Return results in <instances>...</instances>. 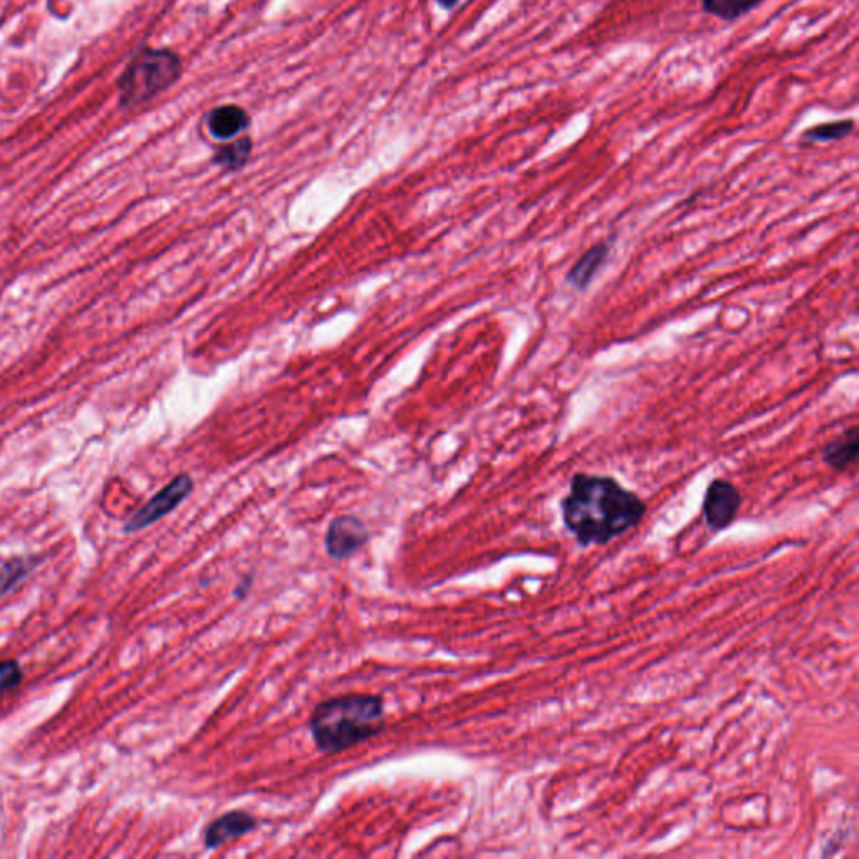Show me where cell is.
<instances>
[{"mask_svg":"<svg viewBox=\"0 0 859 859\" xmlns=\"http://www.w3.org/2000/svg\"><path fill=\"white\" fill-rule=\"evenodd\" d=\"M561 516L579 546H606L643 521L646 504L615 477L578 472L561 499Z\"/></svg>","mask_w":859,"mask_h":859,"instance_id":"cell-1","label":"cell"},{"mask_svg":"<svg viewBox=\"0 0 859 859\" xmlns=\"http://www.w3.org/2000/svg\"><path fill=\"white\" fill-rule=\"evenodd\" d=\"M385 729L380 695L348 693L316 705L309 719L314 744L324 754H338L373 739Z\"/></svg>","mask_w":859,"mask_h":859,"instance_id":"cell-2","label":"cell"},{"mask_svg":"<svg viewBox=\"0 0 859 859\" xmlns=\"http://www.w3.org/2000/svg\"><path fill=\"white\" fill-rule=\"evenodd\" d=\"M182 71V59L170 49H143L121 74L120 105L125 108L145 105L172 88Z\"/></svg>","mask_w":859,"mask_h":859,"instance_id":"cell-3","label":"cell"},{"mask_svg":"<svg viewBox=\"0 0 859 859\" xmlns=\"http://www.w3.org/2000/svg\"><path fill=\"white\" fill-rule=\"evenodd\" d=\"M742 494L730 480L714 479L703 495L702 514L712 532L729 529L739 516Z\"/></svg>","mask_w":859,"mask_h":859,"instance_id":"cell-4","label":"cell"},{"mask_svg":"<svg viewBox=\"0 0 859 859\" xmlns=\"http://www.w3.org/2000/svg\"><path fill=\"white\" fill-rule=\"evenodd\" d=\"M193 480L190 475H178L170 484L165 485L155 497H151L135 516L126 524V532H136L155 524L170 512L175 511L188 495L192 494Z\"/></svg>","mask_w":859,"mask_h":859,"instance_id":"cell-5","label":"cell"},{"mask_svg":"<svg viewBox=\"0 0 859 859\" xmlns=\"http://www.w3.org/2000/svg\"><path fill=\"white\" fill-rule=\"evenodd\" d=\"M368 541L370 532L366 529L365 522L355 516H339L329 522L324 546L334 561H343L360 551Z\"/></svg>","mask_w":859,"mask_h":859,"instance_id":"cell-6","label":"cell"},{"mask_svg":"<svg viewBox=\"0 0 859 859\" xmlns=\"http://www.w3.org/2000/svg\"><path fill=\"white\" fill-rule=\"evenodd\" d=\"M259 828L256 816L235 809L229 813L215 818L212 823L207 824L204 829V844L207 849H217L229 841L242 838L245 834L252 833Z\"/></svg>","mask_w":859,"mask_h":859,"instance_id":"cell-7","label":"cell"},{"mask_svg":"<svg viewBox=\"0 0 859 859\" xmlns=\"http://www.w3.org/2000/svg\"><path fill=\"white\" fill-rule=\"evenodd\" d=\"M205 125L215 140L230 141L249 130L250 116L242 106L222 105L210 111Z\"/></svg>","mask_w":859,"mask_h":859,"instance_id":"cell-8","label":"cell"},{"mask_svg":"<svg viewBox=\"0 0 859 859\" xmlns=\"http://www.w3.org/2000/svg\"><path fill=\"white\" fill-rule=\"evenodd\" d=\"M610 254V242H599L593 245L571 266L566 274V284L576 291H586L589 284L594 281V277L598 276L599 271L610 259Z\"/></svg>","mask_w":859,"mask_h":859,"instance_id":"cell-9","label":"cell"},{"mask_svg":"<svg viewBox=\"0 0 859 859\" xmlns=\"http://www.w3.org/2000/svg\"><path fill=\"white\" fill-rule=\"evenodd\" d=\"M859 453V433L858 427L853 425L851 428H846L843 433H839L838 437L829 440L824 445L821 452V459L824 464L828 465L829 469L836 472H844L858 459Z\"/></svg>","mask_w":859,"mask_h":859,"instance_id":"cell-10","label":"cell"},{"mask_svg":"<svg viewBox=\"0 0 859 859\" xmlns=\"http://www.w3.org/2000/svg\"><path fill=\"white\" fill-rule=\"evenodd\" d=\"M252 150H254V141L250 136H237L215 150L214 163L217 167L235 172L247 165Z\"/></svg>","mask_w":859,"mask_h":859,"instance_id":"cell-11","label":"cell"},{"mask_svg":"<svg viewBox=\"0 0 859 859\" xmlns=\"http://www.w3.org/2000/svg\"><path fill=\"white\" fill-rule=\"evenodd\" d=\"M764 0H702V11L724 22H735L761 7Z\"/></svg>","mask_w":859,"mask_h":859,"instance_id":"cell-12","label":"cell"},{"mask_svg":"<svg viewBox=\"0 0 859 859\" xmlns=\"http://www.w3.org/2000/svg\"><path fill=\"white\" fill-rule=\"evenodd\" d=\"M853 131L854 121L846 118V120L829 121V123L813 126L802 133V140L806 141L807 145L834 143L848 138Z\"/></svg>","mask_w":859,"mask_h":859,"instance_id":"cell-13","label":"cell"},{"mask_svg":"<svg viewBox=\"0 0 859 859\" xmlns=\"http://www.w3.org/2000/svg\"><path fill=\"white\" fill-rule=\"evenodd\" d=\"M31 568L32 564L29 563V559L24 558H14L7 561L6 564H2L0 566V596L9 593L12 588H16L17 584L26 578Z\"/></svg>","mask_w":859,"mask_h":859,"instance_id":"cell-14","label":"cell"},{"mask_svg":"<svg viewBox=\"0 0 859 859\" xmlns=\"http://www.w3.org/2000/svg\"><path fill=\"white\" fill-rule=\"evenodd\" d=\"M22 678L24 675H22L19 663L14 662V660L0 662V698L11 693L12 690H16L21 685Z\"/></svg>","mask_w":859,"mask_h":859,"instance_id":"cell-15","label":"cell"},{"mask_svg":"<svg viewBox=\"0 0 859 859\" xmlns=\"http://www.w3.org/2000/svg\"><path fill=\"white\" fill-rule=\"evenodd\" d=\"M435 2H437L438 6L442 7V9H445V11H452V9L459 6L460 0H435Z\"/></svg>","mask_w":859,"mask_h":859,"instance_id":"cell-16","label":"cell"},{"mask_svg":"<svg viewBox=\"0 0 859 859\" xmlns=\"http://www.w3.org/2000/svg\"><path fill=\"white\" fill-rule=\"evenodd\" d=\"M250 579H244V583L240 584L239 588L235 589V596H239V598H244L247 591H249Z\"/></svg>","mask_w":859,"mask_h":859,"instance_id":"cell-17","label":"cell"}]
</instances>
